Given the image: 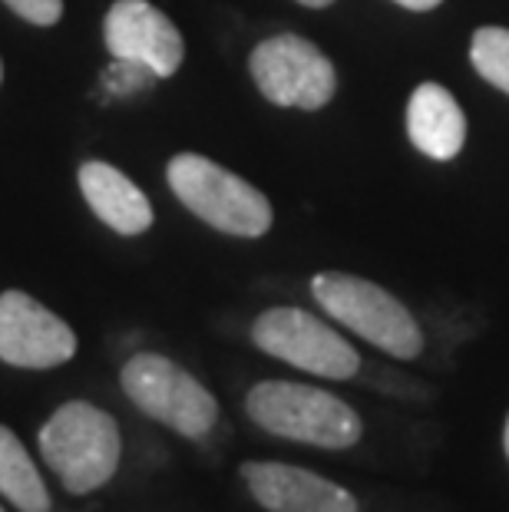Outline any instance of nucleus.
Wrapping results in <instances>:
<instances>
[{
  "label": "nucleus",
  "mask_w": 509,
  "mask_h": 512,
  "mask_svg": "<svg viewBox=\"0 0 509 512\" xmlns=\"http://www.w3.org/2000/svg\"><path fill=\"white\" fill-rule=\"evenodd\" d=\"M245 413L272 437L318 450H351L364 437V423L348 400L291 380L255 384L245 397Z\"/></svg>",
  "instance_id": "nucleus-1"
},
{
  "label": "nucleus",
  "mask_w": 509,
  "mask_h": 512,
  "mask_svg": "<svg viewBox=\"0 0 509 512\" xmlns=\"http://www.w3.org/2000/svg\"><path fill=\"white\" fill-rule=\"evenodd\" d=\"M123 440L116 420L86 400H70L43 423L40 456L73 496L106 486L119 466Z\"/></svg>",
  "instance_id": "nucleus-2"
},
{
  "label": "nucleus",
  "mask_w": 509,
  "mask_h": 512,
  "mask_svg": "<svg viewBox=\"0 0 509 512\" xmlns=\"http://www.w3.org/2000/svg\"><path fill=\"white\" fill-rule=\"evenodd\" d=\"M311 294L324 314H331L361 341L374 344L377 351L397 361H414L424 354V331L417 318L407 311L404 301L374 281L348 275V271H324V275H314Z\"/></svg>",
  "instance_id": "nucleus-3"
},
{
  "label": "nucleus",
  "mask_w": 509,
  "mask_h": 512,
  "mask_svg": "<svg viewBox=\"0 0 509 512\" xmlns=\"http://www.w3.org/2000/svg\"><path fill=\"white\" fill-rule=\"evenodd\" d=\"M169 189L205 225L235 238H262L275 222L272 202L252 182L199 152H179L166 166Z\"/></svg>",
  "instance_id": "nucleus-4"
},
{
  "label": "nucleus",
  "mask_w": 509,
  "mask_h": 512,
  "mask_svg": "<svg viewBox=\"0 0 509 512\" xmlns=\"http://www.w3.org/2000/svg\"><path fill=\"white\" fill-rule=\"evenodd\" d=\"M119 384L146 417L159 420L186 440L209 437L219 423V400L212 397V390L162 354L146 351L129 357Z\"/></svg>",
  "instance_id": "nucleus-5"
},
{
  "label": "nucleus",
  "mask_w": 509,
  "mask_h": 512,
  "mask_svg": "<svg viewBox=\"0 0 509 512\" xmlns=\"http://www.w3.org/2000/svg\"><path fill=\"white\" fill-rule=\"evenodd\" d=\"M248 70L258 93L275 106L321 110L338 90L334 63L324 57L318 43L298 34H278L262 40L248 57Z\"/></svg>",
  "instance_id": "nucleus-6"
},
{
  "label": "nucleus",
  "mask_w": 509,
  "mask_h": 512,
  "mask_svg": "<svg viewBox=\"0 0 509 512\" xmlns=\"http://www.w3.org/2000/svg\"><path fill=\"white\" fill-rule=\"evenodd\" d=\"M252 341L258 351L328 380H351L361 370V354L331 324L301 308L262 311L252 324Z\"/></svg>",
  "instance_id": "nucleus-7"
},
{
  "label": "nucleus",
  "mask_w": 509,
  "mask_h": 512,
  "mask_svg": "<svg viewBox=\"0 0 509 512\" xmlns=\"http://www.w3.org/2000/svg\"><path fill=\"white\" fill-rule=\"evenodd\" d=\"M77 354V334L60 314L27 291L0 294V361L24 370H50Z\"/></svg>",
  "instance_id": "nucleus-8"
},
{
  "label": "nucleus",
  "mask_w": 509,
  "mask_h": 512,
  "mask_svg": "<svg viewBox=\"0 0 509 512\" xmlns=\"http://www.w3.org/2000/svg\"><path fill=\"white\" fill-rule=\"evenodd\" d=\"M103 40L113 60L143 63L156 76H172L186 57L176 24L149 0H116L103 20Z\"/></svg>",
  "instance_id": "nucleus-9"
},
{
  "label": "nucleus",
  "mask_w": 509,
  "mask_h": 512,
  "mask_svg": "<svg viewBox=\"0 0 509 512\" xmlns=\"http://www.w3.org/2000/svg\"><path fill=\"white\" fill-rule=\"evenodd\" d=\"M248 493L268 512H361L357 496L305 466L248 460L242 463Z\"/></svg>",
  "instance_id": "nucleus-10"
},
{
  "label": "nucleus",
  "mask_w": 509,
  "mask_h": 512,
  "mask_svg": "<svg viewBox=\"0 0 509 512\" xmlns=\"http://www.w3.org/2000/svg\"><path fill=\"white\" fill-rule=\"evenodd\" d=\"M407 136L427 159L450 162L467 143V116L457 96L440 83H420L407 103Z\"/></svg>",
  "instance_id": "nucleus-11"
},
{
  "label": "nucleus",
  "mask_w": 509,
  "mask_h": 512,
  "mask_svg": "<svg viewBox=\"0 0 509 512\" xmlns=\"http://www.w3.org/2000/svg\"><path fill=\"white\" fill-rule=\"evenodd\" d=\"M77 179L96 219L110 225L116 235H143L153 225V205H149L146 192L110 162H83Z\"/></svg>",
  "instance_id": "nucleus-12"
},
{
  "label": "nucleus",
  "mask_w": 509,
  "mask_h": 512,
  "mask_svg": "<svg viewBox=\"0 0 509 512\" xmlns=\"http://www.w3.org/2000/svg\"><path fill=\"white\" fill-rule=\"evenodd\" d=\"M0 496L20 512H50V493L27 446L4 423H0Z\"/></svg>",
  "instance_id": "nucleus-13"
},
{
  "label": "nucleus",
  "mask_w": 509,
  "mask_h": 512,
  "mask_svg": "<svg viewBox=\"0 0 509 512\" xmlns=\"http://www.w3.org/2000/svg\"><path fill=\"white\" fill-rule=\"evenodd\" d=\"M470 63L486 83L509 96V30L480 27L470 40Z\"/></svg>",
  "instance_id": "nucleus-14"
},
{
  "label": "nucleus",
  "mask_w": 509,
  "mask_h": 512,
  "mask_svg": "<svg viewBox=\"0 0 509 512\" xmlns=\"http://www.w3.org/2000/svg\"><path fill=\"white\" fill-rule=\"evenodd\" d=\"M153 80H159V76L149 67H143V63H133V60H113V67L103 73V86L113 96L139 93V90H146V86H153Z\"/></svg>",
  "instance_id": "nucleus-15"
},
{
  "label": "nucleus",
  "mask_w": 509,
  "mask_h": 512,
  "mask_svg": "<svg viewBox=\"0 0 509 512\" xmlns=\"http://www.w3.org/2000/svg\"><path fill=\"white\" fill-rule=\"evenodd\" d=\"M4 4L37 27H53L63 17V0H4Z\"/></svg>",
  "instance_id": "nucleus-16"
},
{
  "label": "nucleus",
  "mask_w": 509,
  "mask_h": 512,
  "mask_svg": "<svg viewBox=\"0 0 509 512\" xmlns=\"http://www.w3.org/2000/svg\"><path fill=\"white\" fill-rule=\"evenodd\" d=\"M394 4H400L404 10H417V14H427V10L440 7L443 0H394Z\"/></svg>",
  "instance_id": "nucleus-17"
},
{
  "label": "nucleus",
  "mask_w": 509,
  "mask_h": 512,
  "mask_svg": "<svg viewBox=\"0 0 509 512\" xmlns=\"http://www.w3.org/2000/svg\"><path fill=\"white\" fill-rule=\"evenodd\" d=\"M298 4H305V7H314V10H321V7H331L334 0H298Z\"/></svg>",
  "instance_id": "nucleus-18"
},
{
  "label": "nucleus",
  "mask_w": 509,
  "mask_h": 512,
  "mask_svg": "<svg viewBox=\"0 0 509 512\" xmlns=\"http://www.w3.org/2000/svg\"><path fill=\"white\" fill-rule=\"evenodd\" d=\"M503 450H506V460H509V413H506V423H503Z\"/></svg>",
  "instance_id": "nucleus-19"
},
{
  "label": "nucleus",
  "mask_w": 509,
  "mask_h": 512,
  "mask_svg": "<svg viewBox=\"0 0 509 512\" xmlns=\"http://www.w3.org/2000/svg\"><path fill=\"white\" fill-rule=\"evenodd\" d=\"M0 80H4V63H0Z\"/></svg>",
  "instance_id": "nucleus-20"
},
{
  "label": "nucleus",
  "mask_w": 509,
  "mask_h": 512,
  "mask_svg": "<svg viewBox=\"0 0 509 512\" xmlns=\"http://www.w3.org/2000/svg\"><path fill=\"white\" fill-rule=\"evenodd\" d=\"M0 512H4V509H0Z\"/></svg>",
  "instance_id": "nucleus-21"
}]
</instances>
